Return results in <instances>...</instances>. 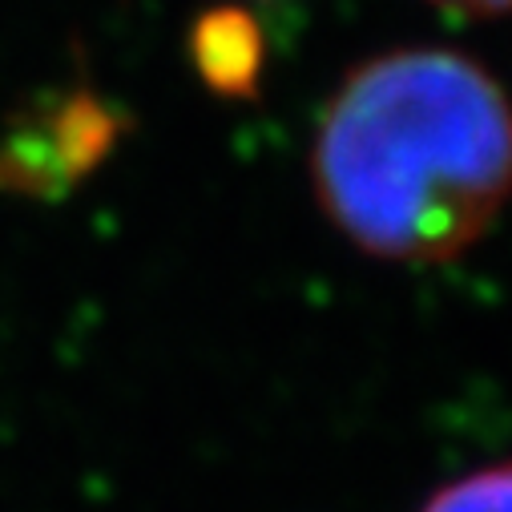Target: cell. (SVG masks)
I'll list each match as a JSON object with an SVG mask.
<instances>
[{"mask_svg": "<svg viewBox=\"0 0 512 512\" xmlns=\"http://www.w3.org/2000/svg\"><path fill=\"white\" fill-rule=\"evenodd\" d=\"M315 186L335 226L367 254L452 259L512 194V105L472 57H375L323 113Z\"/></svg>", "mask_w": 512, "mask_h": 512, "instance_id": "cell-1", "label": "cell"}, {"mask_svg": "<svg viewBox=\"0 0 512 512\" xmlns=\"http://www.w3.org/2000/svg\"><path fill=\"white\" fill-rule=\"evenodd\" d=\"M424 512H512V464H492L444 484Z\"/></svg>", "mask_w": 512, "mask_h": 512, "instance_id": "cell-2", "label": "cell"}, {"mask_svg": "<svg viewBox=\"0 0 512 512\" xmlns=\"http://www.w3.org/2000/svg\"><path fill=\"white\" fill-rule=\"evenodd\" d=\"M440 5H452L464 13H512V0H440Z\"/></svg>", "mask_w": 512, "mask_h": 512, "instance_id": "cell-3", "label": "cell"}]
</instances>
